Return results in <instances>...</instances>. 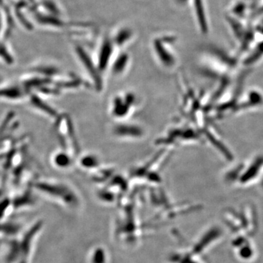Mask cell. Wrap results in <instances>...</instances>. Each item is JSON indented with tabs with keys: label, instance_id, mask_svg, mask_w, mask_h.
I'll use <instances>...</instances> for the list:
<instances>
[{
	"label": "cell",
	"instance_id": "cell-11",
	"mask_svg": "<svg viewBox=\"0 0 263 263\" xmlns=\"http://www.w3.org/2000/svg\"><path fill=\"white\" fill-rule=\"evenodd\" d=\"M81 167L86 169H94L98 167L100 161L95 155H86L81 157L80 161Z\"/></svg>",
	"mask_w": 263,
	"mask_h": 263
},
{
	"label": "cell",
	"instance_id": "cell-8",
	"mask_svg": "<svg viewBox=\"0 0 263 263\" xmlns=\"http://www.w3.org/2000/svg\"><path fill=\"white\" fill-rule=\"evenodd\" d=\"M30 103L34 109H37L40 112H43V114L49 116L51 118L57 117L56 110L50 107L48 104L44 103L41 98L33 95L30 98Z\"/></svg>",
	"mask_w": 263,
	"mask_h": 263
},
{
	"label": "cell",
	"instance_id": "cell-1",
	"mask_svg": "<svg viewBox=\"0 0 263 263\" xmlns=\"http://www.w3.org/2000/svg\"><path fill=\"white\" fill-rule=\"evenodd\" d=\"M181 8H187L193 18L195 28L200 34L207 35L212 29L210 13L207 0H174Z\"/></svg>",
	"mask_w": 263,
	"mask_h": 263
},
{
	"label": "cell",
	"instance_id": "cell-7",
	"mask_svg": "<svg viewBox=\"0 0 263 263\" xmlns=\"http://www.w3.org/2000/svg\"><path fill=\"white\" fill-rule=\"evenodd\" d=\"M52 162L57 168L68 169L72 166V160L70 152L61 151L56 152L53 155Z\"/></svg>",
	"mask_w": 263,
	"mask_h": 263
},
{
	"label": "cell",
	"instance_id": "cell-9",
	"mask_svg": "<svg viewBox=\"0 0 263 263\" xmlns=\"http://www.w3.org/2000/svg\"><path fill=\"white\" fill-rule=\"evenodd\" d=\"M129 64V57L126 54L118 57L116 61L112 65V72L114 75L121 76L125 72Z\"/></svg>",
	"mask_w": 263,
	"mask_h": 263
},
{
	"label": "cell",
	"instance_id": "cell-5",
	"mask_svg": "<svg viewBox=\"0 0 263 263\" xmlns=\"http://www.w3.org/2000/svg\"><path fill=\"white\" fill-rule=\"evenodd\" d=\"M243 63L246 66L253 65L263 58V37H257L252 47L245 55Z\"/></svg>",
	"mask_w": 263,
	"mask_h": 263
},
{
	"label": "cell",
	"instance_id": "cell-12",
	"mask_svg": "<svg viewBox=\"0 0 263 263\" xmlns=\"http://www.w3.org/2000/svg\"><path fill=\"white\" fill-rule=\"evenodd\" d=\"M2 81H2V79H1V78H0V84H1ZM0 87H1V85H0Z\"/></svg>",
	"mask_w": 263,
	"mask_h": 263
},
{
	"label": "cell",
	"instance_id": "cell-10",
	"mask_svg": "<svg viewBox=\"0 0 263 263\" xmlns=\"http://www.w3.org/2000/svg\"><path fill=\"white\" fill-rule=\"evenodd\" d=\"M252 21L263 15V0H247Z\"/></svg>",
	"mask_w": 263,
	"mask_h": 263
},
{
	"label": "cell",
	"instance_id": "cell-3",
	"mask_svg": "<svg viewBox=\"0 0 263 263\" xmlns=\"http://www.w3.org/2000/svg\"><path fill=\"white\" fill-rule=\"evenodd\" d=\"M135 103H136V96L132 93H127L122 96L116 97L114 99L112 108L110 109L112 115L117 119V118L122 119L127 117Z\"/></svg>",
	"mask_w": 263,
	"mask_h": 263
},
{
	"label": "cell",
	"instance_id": "cell-4",
	"mask_svg": "<svg viewBox=\"0 0 263 263\" xmlns=\"http://www.w3.org/2000/svg\"><path fill=\"white\" fill-rule=\"evenodd\" d=\"M116 136L124 139H139L144 135L143 128L133 124H120L114 129Z\"/></svg>",
	"mask_w": 263,
	"mask_h": 263
},
{
	"label": "cell",
	"instance_id": "cell-2",
	"mask_svg": "<svg viewBox=\"0 0 263 263\" xmlns=\"http://www.w3.org/2000/svg\"><path fill=\"white\" fill-rule=\"evenodd\" d=\"M175 42L176 37L174 36L165 35L160 39L157 38L154 43L156 57L166 68L174 67L176 64V57L171 48Z\"/></svg>",
	"mask_w": 263,
	"mask_h": 263
},
{
	"label": "cell",
	"instance_id": "cell-13",
	"mask_svg": "<svg viewBox=\"0 0 263 263\" xmlns=\"http://www.w3.org/2000/svg\"><path fill=\"white\" fill-rule=\"evenodd\" d=\"M0 196H1V191H0Z\"/></svg>",
	"mask_w": 263,
	"mask_h": 263
},
{
	"label": "cell",
	"instance_id": "cell-6",
	"mask_svg": "<svg viewBox=\"0 0 263 263\" xmlns=\"http://www.w3.org/2000/svg\"><path fill=\"white\" fill-rule=\"evenodd\" d=\"M263 166V157H257L255 160L251 164L247 171L242 174L240 178V182L246 183L249 182L251 180L254 179L259 174L260 169Z\"/></svg>",
	"mask_w": 263,
	"mask_h": 263
}]
</instances>
